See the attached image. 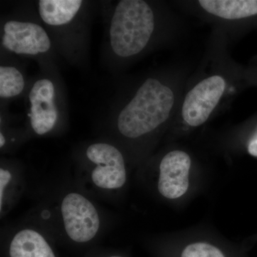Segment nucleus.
I'll list each match as a JSON object with an SVG mask.
<instances>
[{
    "instance_id": "1",
    "label": "nucleus",
    "mask_w": 257,
    "mask_h": 257,
    "mask_svg": "<svg viewBox=\"0 0 257 257\" xmlns=\"http://www.w3.org/2000/svg\"><path fill=\"white\" fill-rule=\"evenodd\" d=\"M187 82L185 73L178 69L166 80L147 78L118 116L120 136L140 147L170 131Z\"/></svg>"
},
{
    "instance_id": "8",
    "label": "nucleus",
    "mask_w": 257,
    "mask_h": 257,
    "mask_svg": "<svg viewBox=\"0 0 257 257\" xmlns=\"http://www.w3.org/2000/svg\"><path fill=\"white\" fill-rule=\"evenodd\" d=\"M3 45L18 55H35L50 50L47 32L36 24L9 21L5 24Z\"/></svg>"
},
{
    "instance_id": "3",
    "label": "nucleus",
    "mask_w": 257,
    "mask_h": 257,
    "mask_svg": "<svg viewBox=\"0 0 257 257\" xmlns=\"http://www.w3.org/2000/svg\"><path fill=\"white\" fill-rule=\"evenodd\" d=\"M199 167L196 157L186 147L175 145L164 152L147 180L157 197L169 204L187 201L197 188Z\"/></svg>"
},
{
    "instance_id": "2",
    "label": "nucleus",
    "mask_w": 257,
    "mask_h": 257,
    "mask_svg": "<svg viewBox=\"0 0 257 257\" xmlns=\"http://www.w3.org/2000/svg\"><path fill=\"white\" fill-rule=\"evenodd\" d=\"M212 53L210 68L187 82L170 130L172 140L187 137L207 124L236 92L234 63Z\"/></svg>"
},
{
    "instance_id": "15",
    "label": "nucleus",
    "mask_w": 257,
    "mask_h": 257,
    "mask_svg": "<svg viewBox=\"0 0 257 257\" xmlns=\"http://www.w3.org/2000/svg\"><path fill=\"white\" fill-rule=\"evenodd\" d=\"M108 257H123V256H119V255H111V256H109Z\"/></svg>"
},
{
    "instance_id": "6",
    "label": "nucleus",
    "mask_w": 257,
    "mask_h": 257,
    "mask_svg": "<svg viewBox=\"0 0 257 257\" xmlns=\"http://www.w3.org/2000/svg\"><path fill=\"white\" fill-rule=\"evenodd\" d=\"M87 167L77 175L82 191L112 198L123 192L128 182V169L122 152L114 145L94 143L86 151Z\"/></svg>"
},
{
    "instance_id": "7",
    "label": "nucleus",
    "mask_w": 257,
    "mask_h": 257,
    "mask_svg": "<svg viewBox=\"0 0 257 257\" xmlns=\"http://www.w3.org/2000/svg\"><path fill=\"white\" fill-rule=\"evenodd\" d=\"M10 257H56L46 234L49 230L40 221H28L8 231Z\"/></svg>"
},
{
    "instance_id": "5",
    "label": "nucleus",
    "mask_w": 257,
    "mask_h": 257,
    "mask_svg": "<svg viewBox=\"0 0 257 257\" xmlns=\"http://www.w3.org/2000/svg\"><path fill=\"white\" fill-rule=\"evenodd\" d=\"M156 27V16L147 2L120 1L111 19V48L123 58L139 55L151 41Z\"/></svg>"
},
{
    "instance_id": "4",
    "label": "nucleus",
    "mask_w": 257,
    "mask_h": 257,
    "mask_svg": "<svg viewBox=\"0 0 257 257\" xmlns=\"http://www.w3.org/2000/svg\"><path fill=\"white\" fill-rule=\"evenodd\" d=\"M53 211L42 210L52 221L42 223L49 231L62 234L70 241L87 243L95 239L103 228V218L95 203L83 191L68 190L55 203Z\"/></svg>"
},
{
    "instance_id": "14",
    "label": "nucleus",
    "mask_w": 257,
    "mask_h": 257,
    "mask_svg": "<svg viewBox=\"0 0 257 257\" xmlns=\"http://www.w3.org/2000/svg\"><path fill=\"white\" fill-rule=\"evenodd\" d=\"M243 148L248 155L257 158V124L243 140Z\"/></svg>"
},
{
    "instance_id": "9",
    "label": "nucleus",
    "mask_w": 257,
    "mask_h": 257,
    "mask_svg": "<svg viewBox=\"0 0 257 257\" xmlns=\"http://www.w3.org/2000/svg\"><path fill=\"white\" fill-rule=\"evenodd\" d=\"M54 98L55 87L49 79L37 81L30 91L31 114L29 115L32 130L37 135H46L55 127L57 110Z\"/></svg>"
},
{
    "instance_id": "10",
    "label": "nucleus",
    "mask_w": 257,
    "mask_h": 257,
    "mask_svg": "<svg viewBox=\"0 0 257 257\" xmlns=\"http://www.w3.org/2000/svg\"><path fill=\"white\" fill-rule=\"evenodd\" d=\"M25 187V176L10 167L0 168V214L6 215L21 197Z\"/></svg>"
},
{
    "instance_id": "13",
    "label": "nucleus",
    "mask_w": 257,
    "mask_h": 257,
    "mask_svg": "<svg viewBox=\"0 0 257 257\" xmlns=\"http://www.w3.org/2000/svg\"><path fill=\"white\" fill-rule=\"evenodd\" d=\"M25 87L23 76L13 67H0V96L10 98L18 95Z\"/></svg>"
},
{
    "instance_id": "11",
    "label": "nucleus",
    "mask_w": 257,
    "mask_h": 257,
    "mask_svg": "<svg viewBox=\"0 0 257 257\" xmlns=\"http://www.w3.org/2000/svg\"><path fill=\"white\" fill-rule=\"evenodd\" d=\"M82 4L81 0H40L39 11L47 25L60 26L72 21Z\"/></svg>"
},
{
    "instance_id": "12",
    "label": "nucleus",
    "mask_w": 257,
    "mask_h": 257,
    "mask_svg": "<svg viewBox=\"0 0 257 257\" xmlns=\"http://www.w3.org/2000/svg\"><path fill=\"white\" fill-rule=\"evenodd\" d=\"M188 231L190 239L181 250L179 257H227L217 243L206 237V231Z\"/></svg>"
}]
</instances>
